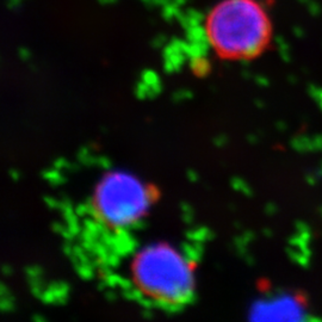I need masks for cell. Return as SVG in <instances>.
<instances>
[{
  "instance_id": "6da1fadb",
  "label": "cell",
  "mask_w": 322,
  "mask_h": 322,
  "mask_svg": "<svg viewBox=\"0 0 322 322\" xmlns=\"http://www.w3.org/2000/svg\"><path fill=\"white\" fill-rule=\"evenodd\" d=\"M206 36L221 58L248 60L269 46L272 25L258 0H221L208 13Z\"/></svg>"
},
{
  "instance_id": "7a4b0ae2",
  "label": "cell",
  "mask_w": 322,
  "mask_h": 322,
  "mask_svg": "<svg viewBox=\"0 0 322 322\" xmlns=\"http://www.w3.org/2000/svg\"><path fill=\"white\" fill-rule=\"evenodd\" d=\"M134 287L152 302L182 306L195 291V270L182 252L166 242L144 246L130 263Z\"/></svg>"
},
{
  "instance_id": "3957f363",
  "label": "cell",
  "mask_w": 322,
  "mask_h": 322,
  "mask_svg": "<svg viewBox=\"0 0 322 322\" xmlns=\"http://www.w3.org/2000/svg\"><path fill=\"white\" fill-rule=\"evenodd\" d=\"M152 186L125 171H111L102 177L92 196L96 217L112 229L137 223L155 200Z\"/></svg>"
}]
</instances>
